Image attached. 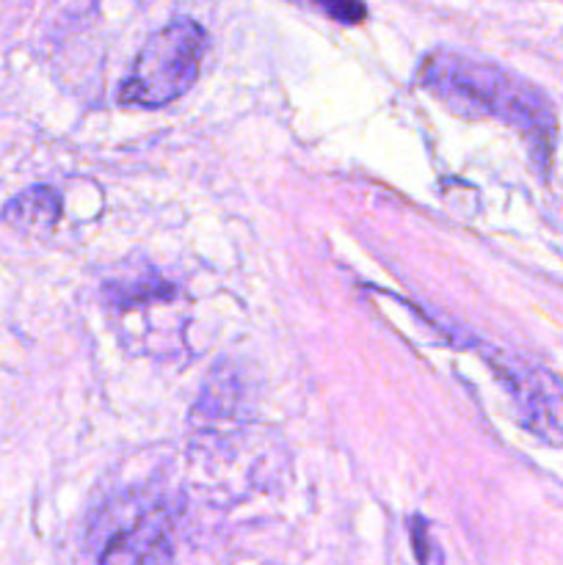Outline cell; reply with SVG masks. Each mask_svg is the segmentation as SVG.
Instances as JSON below:
<instances>
[{
	"label": "cell",
	"mask_w": 563,
	"mask_h": 565,
	"mask_svg": "<svg viewBox=\"0 0 563 565\" xmlns=\"http://www.w3.org/2000/svg\"><path fill=\"white\" fill-rule=\"evenodd\" d=\"M417 81L425 92L464 119H500L517 127L535 149L550 152L555 136V110L544 92L489 61L434 50L423 58Z\"/></svg>",
	"instance_id": "obj_1"
},
{
	"label": "cell",
	"mask_w": 563,
	"mask_h": 565,
	"mask_svg": "<svg viewBox=\"0 0 563 565\" xmlns=\"http://www.w3.org/2000/svg\"><path fill=\"white\" fill-rule=\"evenodd\" d=\"M204 50L208 33L199 22H169L136 55L119 86V103L127 108H166L177 103L196 83Z\"/></svg>",
	"instance_id": "obj_2"
},
{
	"label": "cell",
	"mask_w": 563,
	"mask_h": 565,
	"mask_svg": "<svg viewBox=\"0 0 563 565\" xmlns=\"http://www.w3.org/2000/svg\"><path fill=\"white\" fill-rule=\"evenodd\" d=\"M486 362L506 384L524 428L546 445H563V381L500 351L486 353Z\"/></svg>",
	"instance_id": "obj_3"
},
{
	"label": "cell",
	"mask_w": 563,
	"mask_h": 565,
	"mask_svg": "<svg viewBox=\"0 0 563 565\" xmlns=\"http://www.w3.org/2000/svg\"><path fill=\"white\" fill-rule=\"evenodd\" d=\"M174 555L169 522L160 511L149 508L144 513H132L130 524H121L114 533L105 535L97 561L103 563H160Z\"/></svg>",
	"instance_id": "obj_4"
},
{
	"label": "cell",
	"mask_w": 563,
	"mask_h": 565,
	"mask_svg": "<svg viewBox=\"0 0 563 565\" xmlns=\"http://www.w3.org/2000/svg\"><path fill=\"white\" fill-rule=\"evenodd\" d=\"M61 196L47 185L28 188L3 207V221L20 232H50L61 218Z\"/></svg>",
	"instance_id": "obj_5"
},
{
	"label": "cell",
	"mask_w": 563,
	"mask_h": 565,
	"mask_svg": "<svg viewBox=\"0 0 563 565\" xmlns=\"http://www.w3.org/2000/svg\"><path fill=\"white\" fill-rule=\"evenodd\" d=\"M174 296V287L163 279H147V276H130L127 281H108L105 285V298L108 303L121 309L141 307V303L160 301V298Z\"/></svg>",
	"instance_id": "obj_6"
},
{
	"label": "cell",
	"mask_w": 563,
	"mask_h": 565,
	"mask_svg": "<svg viewBox=\"0 0 563 565\" xmlns=\"http://www.w3.org/2000/svg\"><path fill=\"white\" fill-rule=\"evenodd\" d=\"M312 3L342 25H357L364 20V6L359 0H312Z\"/></svg>",
	"instance_id": "obj_7"
}]
</instances>
